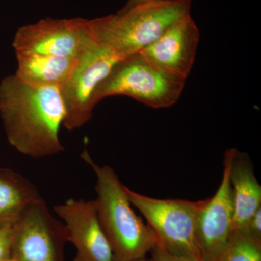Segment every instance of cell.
<instances>
[{"label":"cell","mask_w":261,"mask_h":261,"mask_svg":"<svg viewBox=\"0 0 261 261\" xmlns=\"http://www.w3.org/2000/svg\"><path fill=\"white\" fill-rule=\"evenodd\" d=\"M0 115L10 145L24 155L42 159L64 151L59 133L65 108L59 88L34 87L9 75L0 84Z\"/></svg>","instance_id":"obj_1"},{"label":"cell","mask_w":261,"mask_h":261,"mask_svg":"<svg viewBox=\"0 0 261 261\" xmlns=\"http://www.w3.org/2000/svg\"><path fill=\"white\" fill-rule=\"evenodd\" d=\"M82 158L97 176V216L112 248L114 261H134L145 257L157 244L150 227L135 214L126 187L113 168L99 166L87 151Z\"/></svg>","instance_id":"obj_2"},{"label":"cell","mask_w":261,"mask_h":261,"mask_svg":"<svg viewBox=\"0 0 261 261\" xmlns=\"http://www.w3.org/2000/svg\"><path fill=\"white\" fill-rule=\"evenodd\" d=\"M191 0H154L91 20L96 39L120 59L140 53L190 14Z\"/></svg>","instance_id":"obj_3"},{"label":"cell","mask_w":261,"mask_h":261,"mask_svg":"<svg viewBox=\"0 0 261 261\" xmlns=\"http://www.w3.org/2000/svg\"><path fill=\"white\" fill-rule=\"evenodd\" d=\"M185 82L159 69L137 53L113 65L96 89L94 102L97 104L110 96L125 95L155 109L169 108L179 99Z\"/></svg>","instance_id":"obj_4"},{"label":"cell","mask_w":261,"mask_h":261,"mask_svg":"<svg viewBox=\"0 0 261 261\" xmlns=\"http://www.w3.org/2000/svg\"><path fill=\"white\" fill-rule=\"evenodd\" d=\"M130 203L153 231L158 244L168 251L201 261L197 239L199 218L207 199L199 201L158 199L126 187Z\"/></svg>","instance_id":"obj_5"},{"label":"cell","mask_w":261,"mask_h":261,"mask_svg":"<svg viewBox=\"0 0 261 261\" xmlns=\"http://www.w3.org/2000/svg\"><path fill=\"white\" fill-rule=\"evenodd\" d=\"M64 224L39 197L12 226L11 257L16 261H65Z\"/></svg>","instance_id":"obj_6"},{"label":"cell","mask_w":261,"mask_h":261,"mask_svg":"<svg viewBox=\"0 0 261 261\" xmlns=\"http://www.w3.org/2000/svg\"><path fill=\"white\" fill-rule=\"evenodd\" d=\"M97 44L91 20L46 18L17 31L15 53H39L79 59Z\"/></svg>","instance_id":"obj_7"},{"label":"cell","mask_w":261,"mask_h":261,"mask_svg":"<svg viewBox=\"0 0 261 261\" xmlns=\"http://www.w3.org/2000/svg\"><path fill=\"white\" fill-rule=\"evenodd\" d=\"M119 60L98 42L77 59L69 80L60 89L65 108V128L76 129L90 121L97 105L94 102L96 89Z\"/></svg>","instance_id":"obj_8"},{"label":"cell","mask_w":261,"mask_h":261,"mask_svg":"<svg viewBox=\"0 0 261 261\" xmlns=\"http://www.w3.org/2000/svg\"><path fill=\"white\" fill-rule=\"evenodd\" d=\"M230 150L224 154L219 189L207 198L197 224V239L202 261H217L233 232V204L229 179Z\"/></svg>","instance_id":"obj_9"},{"label":"cell","mask_w":261,"mask_h":261,"mask_svg":"<svg viewBox=\"0 0 261 261\" xmlns=\"http://www.w3.org/2000/svg\"><path fill=\"white\" fill-rule=\"evenodd\" d=\"M55 211L65 221L68 242L76 249L73 261H114L98 219L95 200L69 199L56 206Z\"/></svg>","instance_id":"obj_10"},{"label":"cell","mask_w":261,"mask_h":261,"mask_svg":"<svg viewBox=\"0 0 261 261\" xmlns=\"http://www.w3.org/2000/svg\"><path fill=\"white\" fill-rule=\"evenodd\" d=\"M199 42L198 27L190 14L171 25L140 53L151 64L185 82L195 63Z\"/></svg>","instance_id":"obj_11"},{"label":"cell","mask_w":261,"mask_h":261,"mask_svg":"<svg viewBox=\"0 0 261 261\" xmlns=\"http://www.w3.org/2000/svg\"><path fill=\"white\" fill-rule=\"evenodd\" d=\"M229 179L233 204V231L244 232L249 221L261 208V186L248 154L229 149Z\"/></svg>","instance_id":"obj_12"},{"label":"cell","mask_w":261,"mask_h":261,"mask_svg":"<svg viewBox=\"0 0 261 261\" xmlns=\"http://www.w3.org/2000/svg\"><path fill=\"white\" fill-rule=\"evenodd\" d=\"M16 76L24 83L39 87H57L66 84L74 69L77 59L17 51Z\"/></svg>","instance_id":"obj_13"},{"label":"cell","mask_w":261,"mask_h":261,"mask_svg":"<svg viewBox=\"0 0 261 261\" xmlns=\"http://www.w3.org/2000/svg\"><path fill=\"white\" fill-rule=\"evenodd\" d=\"M39 197L32 182L0 166V228L13 226Z\"/></svg>","instance_id":"obj_14"},{"label":"cell","mask_w":261,"mask_h":261,"mask_svg":"<svg viewBox=\"0 0 261 261\" xmlns=\"http://www.w3.org/2000/svg\"><path fill=\"white\" fill-rule=\"evenodd\" d=\"M217 261H261V240L233 231Z\"/></svg>","instance_id":"obj_15"},{"label":"cell","mask_w":261,"mask_h":261,"mask_svg":"<svg viewBox=\"0 0 261 261\" xmlns=\"http://www.w3.org/2000/svg\"><path fill=\"white\" fill-rule=\"evenodd\" d=\"M149 253L151 254V261H201L194 257L172 253L158 243L154 245Z\"/></svg>","instance_id":"obj_16"},{"label":"cell","mask_w":261,"mask_h":261,"mask_svg":"<svg viewBox=\"0 0 261 261\" xmlns=\"http://www.w3.org/2000/svg\"><path fill=\"white\" fill-rule=\"evenodd\" d=\"M12 226L0 228V261L11 257Z\"/></svg>","instance_id":"obj_17"},{"label":"cell","mask_w":261,"mask_h":261,"mask_svg":"<svg viewBox=\"0 0 261 261\" xmlns=\"http://www.w3.org/2000/svg\"><path fill=\"white\" fill-rule=\"evenodd\" d=\"M245 233L261 240V208L256 211L249 221Z\"/></svg>","instance_id":"obj_18"},{"label":"cell","mask_w":261,"mask_h":261,"mask_svg":"<svg viewBox=\"0 0 261 261\" xmlns=\"http://www.w3.org/2000/svg\"><path fill=\"white\" fill-rule=\"evenodd\" d=\"M149 1H154V0H128V3H126V5H125L123 8L126 9V8L135 6L136 5L140 4V3H146V2Z\"/></svg>","instance_id":"obj_19"},{"label":"cell","mask_w":261,"mask_h":261,"mask_svg":"<svg viewBox=\"0 0 261 261\" xmlns=\"http://www.w3.org/2000/svg\"><path fill=\"white\" fill-rule=\"evenodd\" d=\"M134 261H151L150 259L148 260V259L146 258L145 257H142V258L138 259V260H136Z\"/></svg>","instance_id":"obj_20"},{"label":"cell","mask_w":261,"mask_h":261,"mask_svg":"<svg viewBox=\"0 0 261 261\" xmlns=\"http://www.w3.org/2000/svg\"><path fill=\"white\" fill-rule=\"evenodd\" d=\"M4 261H16L15 260V259L12 258V257H10V258L7 259V260H5Z\"/></svg>","instance_id":"obj_21"}]
</instances>
